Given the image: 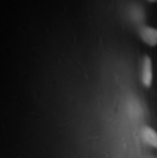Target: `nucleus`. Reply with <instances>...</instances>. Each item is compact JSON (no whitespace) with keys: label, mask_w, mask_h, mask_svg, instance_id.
Wrapping results in <instances>:
<instances>
[{"label":"nucleus","mask_w":157,"mask_h":158,"mask_svg":"<svg viewBox=\"0 0 157 158\" xmlns=\"http://www.w3.org/2000/svg\"><path fill=\"white\" fill-rule=\"evenodd\" d=\"M142 82L146 87H150L152 83V64H151V59L148 56H145L143 58Z\"/></svg>","instance_id":"obj_1"},{"label":"nucleus","mask_w":157,"mask_h":158,"mask_svg":"<svg viewBox=\"0 0 157 158\" xmlns=\"http://www.w3.org/2000/svg\"><path fill=\"white\" fill-rule=\"evenodd\" d=\"M140 36L145 43L150 46H155L157 43V31L150 27H142L140 29Z\"/></svg>","instance_id":"obj_2"},{"label":"nucleus","mask_w":157,"mask_h":158,"mask_svg":"<svg viewBox=\"0 0 157 158\" xmlns=\"http://www.w3.org/2000/svg\"><path fill=\"white\" fill-rule=\"evenodd\" d=\"M142 137L144 141H146L147 144L151 145L153 147H156L157 145V136L155 131L150 129L148 127H145L142 129Z\"/></svg>","instance_id":"obj_3"},{"label":"nucleus","mask_w":157,"mask_h":158,"mask_svg":"<svg viewBox=\"0 0 157 158\" xmlns=\"http://www.w3.org/2000/svg\"><path fill=\"white\" fill-rule=\"evenodd\" d=\"M148 1H150V2H155L156 0H148Z\"/></svg>","instance_id":"obj_4"}]
</instances>
